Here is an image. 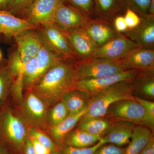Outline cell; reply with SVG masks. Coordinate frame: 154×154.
<instances>
[{"mask_svg": "<svg viewBox=\"0 0 154 154\" xmlns=\"http://www.w3.org/2000/svg\"><path fill=\"white\" fill-rule=\"evenodd\" d=\"M119 62L125 69L138 72L154 71V49L136 48L119 60Z\"/></svg>", "mask_w": 154, "mask_h": 154, "instance_id": "9a60e30c", "label": "cell"}, {"mask_svg": "<svg viewBox=\"0 0 154 154\" xmlns=\"http://www.w3.org/2000/svg\"><path fill=\"white\" fill-rule=\"evenodd\" d=\"M125 11L119 0H94V18L111 22Z\"/></svg>", "mask_w": 154, "mask_h": 154, "instance_id": "44dd1931", "label": "cell"}, {"mask_svg": "<svg viewBox=\"0 0 154 154\" xmlns=\"http://www.w3.org/2000/svg\"><path fill=\"white\" fill-rule=\"evenodd\" d=\"M28 134L29 137L36 139L38 142L48 149L51 152L57 151L56 146L52 140L38 128L30 127L28 130Z\"/></svg>", "mask_w": 154, "mask_h": 154, "instance_id": "f546056e", "label": "cell"}, {"mask_svg": "<svg viewBox=\"0 0 154 154\" xmlns=\"http://www.w3.org/2000/svg\"><path fill=\"white\" fill-rule=\"evenodd\" d=\"M28 91L21 101L22 119L31 127L42 128L47 123L48 107L32 91Z\"/></svg>", "mask_w": 154, "mask_h": 154, "instance_id": "9c48e42d", "label": "cell"}, {"mask_svg": "<svg viewBox=\"0 0 154 154\" xmlns=\"http://www.w3.org/2000/svg\"><path fill=\"white\" fill-rule=\"evenodd\" d=\"M125 11L127 9L134 11L140 17H149L151 0H119ZM151 18V17H150Z\"/></svg>", "mask_w": 154, "mask_h": 154, "instance_id": "f1b7e54d", "label": "cell"}, {"mask_svg": "<svg viewBox=\"0 0 154 154\" xmlns=\"http://www.w3.org/2000/svg\"><path fill=\"white\" fill-rule=\"evenodd\" d=\"M91 97L84 91L74 89L64 96L62 100L68 110L69 115L80 113L88 108Z\"/></svg>", "mask_w": 154, "mask_h": 154, "instance_id": "603a6c76", "label": "cell"}, {"mask_svg": "<svg viewBox=\"0 0 154 154\" xmlns=\"http://www.w3.org/2000/svg\"><path fill=\"white\" fill-rule=\"evenodd\" d=\"M152 137L151 130L149 128L142 125H136L124 154H140Z\"/></svg>", "mask_w": 154, "mask_h": 154, "instance_id": "7402d4cb", "label": "cell"}, {"mask_svg": "<svg viewBox=\"0 0 154 154\" xmlns=\"http://www.w3.org/2000/svg\"><path fill=\"white\" fill-rule=\"evenodd\" d=\"M40 27L30 24L7 10H0V34L6 37L14 38L26 30L38 29Z\"/></svg>", "mask_w": 154, "mask_h": 154, "instance_id": "2e32d148", "label": "cell"}, {"mask_svg": "<svg viewBox=\"0 0 154 154\" xmlns=\"http://www.w3.org/2000/svg\"><path fill=\"white\" fill-rule=\"evenodd\" d=\"M139 47L124 35L119 34L106 44L98 47L93 58L119 60L131 51Z\"/></svg>", "mask_w": 154, "mask_h": 154, "instance_id": "7c38bea8", "label": "cell"}, {"mask_svg": "<svg viewBox=\"0 0 154 154\" xmlns=\"http://www.w3.org/2000/svg\"><path fill=\"white\" fill-rule=\"evenodd\" d=\"M14 81L7 62L3 60L0 63V109L5 106Z\"/></svg>", "mask_w": 154, "mask_h": 154, "instance_id": "4316f807", "label": "cell"}, {"mask_svg": "<svg viewBox=\"0 0 154 154\" xmlns=\"http://www.w3.org/2000/svg\"><path fill=\"white\" fill-rule=\"evenodd\" d=\"M137 27L128 29L125 36L141 47L154 49V19L140 17Z\"/></svg>", "mask_w": 154, "mask_h": 154, "instance_id": "ac0fdd59", "label": "cell"}, {"mask_svg": "<svg viewBox=\"0 0 154 154\" xmlns=\"http://www.w3.org/2000/svg\"><path fill=\"white\" fill-rule=\"evenodd\" d=\"M77 61L92 58L99 46L94 42L82 28L64 30Z\"/></svg>", "mask_w": 154, "mask_h": 154, "instance_id": "8fae6325", "label": "cell"}, {"mask_svg": "<svg viewBox=\"0 0 154 154\" xmlns=\"http://www.w3.org/2000/svg\"><path fill=\"white\" fill-rule=\"evenodd\" d=\"M124 17L128 29H133L137 27L141 22L140 17L131 9H127L125 10Z\"/></svg>", "mask_w": 154, "mask_h": 154, "instance_id": "e575fe53", "label": "cell"}, {"mask_svg": "<svg viewBox=\"0 0 154 154\" xmlns=\"http://www.w3.org/2000/svg\"><path fill=\"white\" fill-rule=\"evenodd\" d=\"M25 122L10 108L0 109V138L17 151H23L28 138Z\"/></svg>", "mask_w": 154, "mask_h": 154, "instance_id": "3957f363", "label": "cell"}, {"mask_svg": "<svg viewBox=\"0 0 154 154\" xmlns=\"http://www.w3.org/2000/svg\"><path fill=\"white\" fill-rule=\"evenodd\" d=\"M35 1V0H11L6 10L18 17Z\"/></svg>", "mask_w": 154, "mask_h": 154, "instance_id": "d6a6232c", "label": "cell"}, {"mask_svg": "<svg viewBox=\"0 0 154 154\" xmlns=\"http://www.w3.org/2000/svg\"><path fill=\"white\" fill-rule=\"evenodd\" d=\"M107 119L100 117H84L78 123L77 128L91 134L103 137L111 125Z\"/></svg>", "mask_w": 154, "mask_h": 154, "instance_id": "cb8c5ba5", "label": "cell"}, {"mask_svg": "<svg viewBox=\"0 0 154 154\" xmlns=\"http://www.w3.org/2000/svg\"><path fill=\"white\" fill-rule=\"evenodd\" d=\"M38 29L26 30L14 37L15 50L24 63L36 56L43 46Z\"/></svg>", "mask_w": 154, "mask_h": 154, "instance_id": "5bb4252c", "label": "cell"}, {"mask_svg": "<svg viewBox=\"0 0 154 154\" xmlns=\"http://www.w3.org/2000/svg\"><path fill=\"white\" fill-rule=\"evenodd\" d=\"M113 27L114 30L119 33H125L128 30L124 16L119 15L113 20Z\"/></svg>", "mask_w": 154, "mask_h": 154, "instance_id": "8d00e7d4", "label": "cell"}, {"mask_svg": "<svg viewBox=\"0 0 154 154\" xmlns=\"http://www.w3.org/2000/svg\"><path fill=\"white\" fill-rule=\"evenodd\" d=\"M139 103L142 105L146 113V121L144 126L149 128L154 131V102L151 100H147L134 97Z\"/></svg>", "mask_w": 154, "mask_h": 154, "instance_id": "4dcf8cb0", "label": "cell"}, {"mask_svg": "<svg viewBox=\"0 0 154 154\" xmlns=\"http://www.w3.org/2000/svg\"><path fill=\"white\" fill-rule=\"evenodd\" d=\"M105 116L120 119L143 125L146 121L144 109L134 97L114 103L108 108Z\"/></svg>", "mask_w": 154, "mask_h": 154, "instance_id": "30bf717a", "label": "cell"}, {"mask_svg": "<svg viewBox=\"0 0 154 154\" xmlns=\"http://www.w3.org/2000/svg\"><path fill=\"white\" fill-rule=\"evenodd\" d=\"M53 106L47 114V122L51 127L59 124L69 115L67 108L62 100Z\"/></svg>", "mask_w": 154, "mask_h": 154, "instance_id": "83f0119b", "label": "cell"}, {"mask_svg": "<svg viewBox=\"0 0 154 154\" xmlns=\"http://www.w3.org/2000/svg\"><path fill=\"white\" fill-rule=\"evenodd\" d=\"M33 144V148L36 154H49L51 152L48 149L38 142L36 139L31 137H29Z\"/></svg>", "mask_w": 154, "mask_h": 154, "instance_id": "74e56055", "label": "cell"}, {"mask_svg": "<svg viewBox=\"0 0 154 154\" xmlns=\"http://www.w3.org/2000/svg\"><path fill=\"white\" fill-rule=\"evenodd\" d=\"M3 61V54L2 51L0 49V63Z\"/></svg>", "mask_w": 154, "mask_h": 154, "instance_id": "7bdbcfd3", "label": "cell"}, {"mask_svg": "<svg viewBox=\"0 0 154 154\" xmlns=\"http://www.w3.org/2000/svg\"><path fill=\"white\" fill-rule=\"evenodd\" d=\"M131 83H117L99 92L91 98L84 117H104L108 108L115 102L133 98Z\"/></svg>", "mask_w": 154, "mask_h": 154, "instance_id": "7a4b0ae2", "label": "cell"}, {"mask_svg": "<svg viewBox=\"0 0 154 154\" xmlns=\"http://www.w3.org/2000/svg\"><path fill=\"white\" fill-rule=\"evenodd\" d=\"M38 30L43 46L54 55L61 60L77 61L63 30L52 23L40 26Z\"/></svg>", "mask_w": 154, "mask_h": 154, "instance_id": "277c9868", "label": "cell"}, {"mask_svg": "<svg viewBox=\"0 0 154 154\" xmlns=\"http://www.w3.org/2000/svg\"><path fill=\"white\" fill-rule=\"evenodd\" d=\"M62 2L63 0H35L18 17L37 26L52 24L58 7Z\"/></svg>", "mask_w": 154, "mask_h": 154, "instance_id": "ba28073f", "label": "cell"}, {"mask_svg": "<svg viewBox=\"0 0 154 154\" xmlns=\"http://www.w3.org/2000/svg\"><path fill=\"white\" fill-rule=\"evenodd\" d=\"M49 154H60L59 152L57 151L52 152H51Z\"/></svg>", "mask_w": 154, "mask_h": 154, "instance_id": "ee69618b", "label": "cell"}, {"mask_svg": "<svg viewBox=\"0 0 154 154\" xmlns=\"http://www.w3.org/2000/svg\"><path fill=\"white\" fill-rule=\"evenodd\" d=\"M92 19L85 13L63 2L60 3L56 12L54 24L62 30L82 28Z\"/></svg>", "mask_w": 154, "mask_h": 154, "instance_id": "4fadbf2b", "label": "cell"}, {"mask_svg": "<svg viewBox=\"0 0 154 154\" xmlns=\"http://www.w3.org/2000/svg\"><path fill=\"white\" fill-rule=\"evenodd\" d=\"M111 22L95 18L90 19L82 27L90 38L99 47L118 36Z\"/></svg>", "mask_w": 154, "mask_h": 154, "instance_id": "e0dca14e", "label": "cell"}, {"mask_svg": "<svg viewBox=\"0 0 154 154\" xmlns=\"http://www.w3.org/2000/svg\"><path fill=\"white\" fill-rule=\"evenodd\" d=\"M140 154H154V139L152 137Z\"/></svg>", "mask_w": 154, "mask_h": 154, "instance_id": "f35d334b", "label": "cell"}, {"mask_svg": "<svg viewBox=\"0 0 154 154\" xmlns=\"http://www.w3.org/2000/svg\"><path fill=\"white\" fill-rule=\"evenodd\" d=\"M131 85L133 97L154 100V71L138 72Z\"/></svg>", "mask_w": 154, "mask_h": 154, "instance_id": "ffe728a7", "label": "cell"}, {"mask_svg": "<svg viewBox=\"0 0 154 154\" xmlns=\"http://www.w3.org/2000/svg\"><path fill=\"white\" fill-rule=\"evenodd\" d=\"M87 109L80 113L69 115L67 118L57 125L50 128V133L53 137L57 141L64 140L69 133L76 126L81 119L87 112Z\"/></svg>", "mask_w": 154, "mask_h": 154, "instance_id": "484cf974", "label": "cell"}, {"mask_svg": "<svg viewBox=\"0 0 154 154\" xmlns=\"http://www.w3.org/2000/svg\"><path fill=\"white\" fill-rule=\"evenodd\" d=\"M138 71L134 69H125L107 76L94 79L79 80L75 89L88 93L92 97L111 86L121 82H132Z\"/></svg>", "mask_w": 154, "mask_h": 154, "instance_id": "52a82bcc", "label": "cell"}, {"mask_svg": "<svg viewBox=\"0 0 154 154\" xmlns=\"http://www.w3.org/2000/svg\"><path fill=\"white\" fill-rule=\"evenodd\" d=\"M11 0H0V10H6Z\"/></svg>", "mask_w": 154, "mask_h": 154, "instance_id": "60d3db41", "label": "cell"}, {"mask_svg": "<svg viewBox=\"0 0 154 154\" xmlns=\"http://www.w3.org/2000/svg\"><path fill=\"white\" fill-rule=\"evenodd\" d=\"M23 151H24V154H36L33 144L29 137H28L25 141Z\"/></svg>", "mask_w": 154, "mask_h": 154, "instance_id": "ab89813d", "label": "cell"}, {"mask_svg": "<svg viewBox=\"0 0 154 154\" xmlns=\"http://www.w3.org/2000/svg\"><path fill=\"white\" fill-rule=\"evenodd\" d=\"M136 125L125 120L111 123L102 140L105 144H112L119 147L125 145L129 143Z\"/></svg>", "mask_w": 154, "mask_h": 154, "instance_id": "d6986e66", "label": "cell"}, {"mask_svg": "<svg viewBox=\"0 0 154 154\" xmlns=\"http://www.w3.org/2000/svg\"><path fill=\"white\" fill-rule=\"evenodd\" d=\"M75 62L61 61L50 69L30 91L48 107L62 100L69 91L75 89L79 79Z\"/></svg>", "mask_w": 154, "mask_h": 154, "instance_id": "6da1fadb", "label": "cell"}, {"mask_svg": "<svg viewBox=\"0 0 154 154\" xmlns=\"http://www.w3.org/2000/svg\"><path fill=\"white\" fill-rule=\"evenodd\" d=\"M102 138L100 136L91 134L77 128L69 133L64 140L67 146L76 148H87L96 144Z\"/></svg>", "mask_w": 154, "mask_h": 154, "instance_id": "d4e9b609", "label": "cell"}, {"mask_svg": "<svg viewBox=\"0 0 154 154\" xmlns=\"http://www.w3.org/2000/svg\"><path fill=\"white\" fill-rule=\"evenodd\" d=\"M104 144L102 138L97 143L89 147L76 148L66 145L60 154H94L98 148Z\"/></svg>", "mask_w": 154, "mask_h": 154, "instance_id": "836d02e7", "label": "cell"}, {"mask_svg": "<svg viewBox=\"0 0 154 154\" xmlns=\"http://www.w3.org/2000/svg\"><path fill=\"white\" fill-rule=\"evenodd\" d=\"M74 66L78 79H94L107 76L125 70L119 60L93 58L85 61H77Z\"/></svg>", "mask_w": 154, "mask_h": 154, "instance_id": "8992f818", "label": "cell"}, {"mask_svg": "<svg viewBox=\"0 0 154 154\" xmlns=\"http://www.w3.org/2000/svg\"><path fill=\"white\" fill-rule=\"evenodd\" d=\"M44 46L25 63L22 72L23 90H30L48 70L61 61Z\"/></svg>", "mask_w": 154, "mask_h": 154, "instance_id": "5b68a950", "label": "cell"}, {"mask_svg": "<svg viewBox=\"0 0 154 154\" xmlns=\"http://www.w3.org/2000/svg\"><path fill=\"white\" fill-rule=\"evenodd\" d=\"M63 2L94 18V0H63Z\"/></svg>", "mask_w": 154, "mask_h": 154, "instance_id": "1f68e13d", "label": "cell"}, {"mask_svg": "<svg viewBox=\"0 0 154 154\" xmlns=\"http://www.w3.org/2000/svg\"><path fill=\"white\" fill-rule=\"evenodd\" d=\"M0 154H10L1 143H0Z\"/></svg>", "mask_w": 154, "mask_h": 154, "instance_id": "b9f144b4", "label": "cell"}, {"mask_svg": "<svg viewBox=\"0 0 154 154\" xmlns=\"http://www.w3.org/2000/svg\"><path fill=\"white\" fill-rule=\"evenodd\" d=\"M125 149L112 144H104L98 148L94 154H124Z\"/></svg>", "mask_w": 154, "mask_h": 154, "instance_id": "d590c367", "label": "cell"}]
</instances>
